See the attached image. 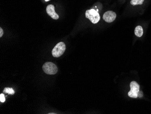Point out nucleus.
<instances>
[{
    "instance_id": "0eeeda50",
    "label": "nucleus",
    "mask_w": 151,
    "mask_h": 114,
    "mask_svg": "<svg viewBox=\"0 0 151 114\" xmlns=\"http://www.w3.org/2000/svg\"><path fill=\"white\" fill-rule=\"evenodd\" d=\"M134 34L137 37H142L143 34V30L142 26L141 25L137 26L135 28Z\"/></svg>"
},
{
    "instance_id": "f03ea898",
    "label": "nucleus",
    "mask_w": 151,
    "mask_h": 114,
    "mask_svg": "<svg viewBox=\"0 0 151 114\" xmlns=\"http://www.w3.org/2000/svg\"><path fill=\"white\" fill-rule=\"evenodd\" d=\"M66 50V45L63 42L58 43L52 51V54L54 57H59L63 55Z\"/></svg>"
},
{
    "instance_id": "9b49d317",
    "label": "nucleus",
    "mask_w": 151,
    "mask_h": 114,
    "mask_svg": "<svg viewBox=\"0 0 151 114\" xmlns=\"http://www.w3.org/2000/svg\"><path fill=\"white\" fill-rule=\"evenodd\" d=\"M143 93L142 91H140L138 93V97L142 98L143 97Z\"/></svg>"
},
{
    "instance_id": "6e6552de",
    "label": "nucleus",
    "mask_w": 151,
    "mask_h": 114,
    "mask_svg": "<svg viewBox=\"0 0 151 114\" xmlns=\"http://www.w3.org/2000/svg\"><path fill=\"white\" fill-rule=\"evenodd\" d=\"M145 0H131L130 4L133 6L141 5L144 3Z\"/></svg>"
},
{
    "instance_id": "f257e3e1",
    "label": "nucleus",
    "mask_w": 151,
    "mask_h": 114,
    "mask_svg": "<svg viewBox=\"0 0 151 114\" xmlns=\"http://www.w3.org/2000/svg\"><path fill=\"white\" fill-rule=\"evenodd\" d=\"M86 17L93 24H96L100 20V16L97 11L94 9L86 10L85 13Z\"/></svg>"
},
{
    "instance_id": "39448f33",
    "label": "nucleus",
    "mask_w": 151,
    "mask_h": 114,
    "mask_svg": "<svg viewBox=\"0 0 151 114\" xmlns=\"http://www.w3.org/2000/svg\"><path fill=\"white\" fill-rule=\"evenodd\" d=\"M116 13L112 11L106 12L103 16V19L105 22L107 23L113 22L116 18Z\"/></svg>"
},
{
    "instance_id": "20e7f679",
    "label": "nucleus",
    "mask_w": 151,
    "mask_h": 114,
    "mask_svg": "<svg viewBox=\"0 0 151 114\" xmlns=\"http://www.w3.org/2000/svg\"><path fill=\"white\" fill-rule=\"evenodd\" d=\"M130 90L128 93V96L133 98L138 97V93L140 91V86L136 81H132L130 84Z\"/></svg>"
},
{
    "instance_id": "1a4fd4ad",
    "label": "nucleus",
    "mask_w": 151,
    "mask_h": 114,
    "mask_svg": "<svg viewBox=\"0 0 151 114\" xmlns=\"http://www.w3.org/2000/svg\"><path fill=\"white\" fill-rule=\"evenodd\" d=\"M3 92L5 93H8L10 95H14L15 94V91L12 88L6 87L3 90Z\"/></svg>"
},
{
    "instance_id": "f8f14e48",
    "label": "nucleus",
    "mask_w": 151,
    "mask_h": 114,
    "mask_svg": "<svg viewBox=\"0 0 151 114\" xmlns=\"http://www.w3.org/2000/svg\"><path fill=\"white\" fill-rule=\"evenodd\" d=\"M3 35V29L1 28H0V37H2Z\"/></svg>"
},
{
    "instance_id": "4468645a",
    "label": "nucleus",
    "mask_w": 151,
    "mask_h": 114,
    "mask_svg": "<svg viewBox=\"0 0 151 114\" xmlns=\"http://www.w3.org/2000/svg\"><path fill=\"white\" fill-rule=\"evenodd\" d=\"M55 114V113H49V114Z\"/></svg>"
},
{
    "instance_id": "423d86ee",
    "label": "nucleus",
    "mask_w": 151,
    "mask_h": 114,
    "mask_svg": "<svg viewBox=\"0 0 151 114\" xmlns=\"http://www.w3.org/2000/svg\"><path fill=\"white\" fill-rule=\"evenodd\" d=\"M54 6L53 5H49L46 7V12L47 14L54 20H58L59 16L55 11Z\"/></svg>"
},
{
    "instance_id": "ddd939ff",
    "label": "nucleus",
    "mask_w": 151,
    "mask_h": 114,
    "mask_svg": "<svg viewBox=\"0 0 151 114\" xmlns=\"http://www.w3.org/2000/svg\"><path fill=\"white\" fill-rule=\"evenodd\" d=\"M50 1V0H45V1L46 2H47V1Z\"/></svg>"
},
{
    "instance_id": "7ed1b4c3",
    "label": "nucleus",
    "mask_w": 151,
    "mask_h": 114,
    "mask_svg": "<svg viewBox=\"0 0 151 114\" xmlns=\"http://www.w3.org/2000/svg\"><path fill=\"white\" fill-rule=\"evenodd\" d=\"M44 72L48 75H55L57 73L58 68L57 65L51 62H46L42 67Z\"/></svg>"
},
{
    "instance_id": "9d476101",
    "label": "nucleus",
    "mask_w": 151,
    "mask_h": 114,
    "mask_svg": "<svg viewBox=\"0 0 151 114\" xmlns=\"http://www.w3.org/2000/svg\"><path fill=\"white\" fill-rule=\"evenodd\" d=\"M5 100H6V99H5V96L3 94H1L0 95V102L3 103L5 102Z\"/></svg>"
}]
</instances>
